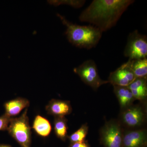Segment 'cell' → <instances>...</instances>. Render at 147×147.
<instances>
[{
  "instance_id": "obj_1",
  "label": "cell",
  "mask_w": 147,
  "mask_h": 147,
  "mask_svg": "<svg viewBox=\"0 0 147 147\" xmlns=\"http://www.w3.org/2000/svg\"><path fill=\"white\" fill-rule=\"evenodd\" d=\"M133 0H94L80 14L79 19L106 32L115 26Z\"/></svg>"
},
{
  "instance_id": "obj_2",
  "label": "cell",
  "mask_w": 147,
  "mask_h": 147,
  "mask_svg": "<svg viewBox=\"0 0 147 147\" xmlns=\"http://www.w3.org/2000/svg\"><path fill=\"white\" fill-rule=\"evenodd\" d=\"M57 16L66 28L65 34L69 42L80 48L88 50L95 47L100 41L102 32L92 26H79L67 20L59 13Z\"/></svg>"
},
{
  "instance_id": "obj_3",
  "label": "cell",
  "mask_w": 147,
  "mask_h": 147,
  "mask_svg": "<svg viewBox=\"0 0 147 147\" xmlns=\"http://www.w3.org/2000/svg\"><path fill=\"white\" fill-rule=\"evenodd\" d=\"M147 103V101L139 102L120 111L117 120L124 129L134 130L146 127Z\"/></svg>"
},
{
  "instance_id": "obj_4",
  "label": "cell",
  "mask_w": 147,
  "mask_h": 147,
  "mask_svg": "<svg viewBox=\"0 0 147 147\" xmlns=\"http://www.w3.org/2000/svg\"><path fill=\"white\" fill-rule=\"evenodd\" d=\"M28 108L18 117L12 118L7 129L9 134L21 147H31V128L29 124Z\"/></svg>"
},
{
  "instance_id": "obj_5",
  "label": "cell",
  "mask_w": 147,
  "mask_h": 147,
  "mask_svg": "<svg viewBox=\"0 0 147 147\" xmlns=\"http://www.w3.org/2000/svg\"><path fill=\"white\" fill-rule=\"evenodd\" d=\"M124 130L117 119L107 121L99 130L100 144L103 147H122Z\"/></svg>"
},
{
  "instance_id": "obj_6",
  "label": "cell",
  "mask_w": 147,
  "mask_h": 147,
  "mask_svg": "<svg viewBox=\"0 0 147 147\" xmlns=\"http://www.w3.org/2000/svg\"><path fill=\"white\" fill-rule=\"evenodd\" d=\"M73 71L83 82L95 90L102 85L109 83L108 81L100 78L96 64L92 60L85 61L81 65L74 69Z\"/></svg>"
},
{
  "instance_id": "obj_7",
  "label": "cell",
  "mask_w": 147,
  "mask_h": 147,
  "mask_svg": "<svg viewBox=\"0 0 147 147\" xmlns=\"http://www.w3.org/2000/svg\"><path fill=\"white\" fill-rule=\"evenodd\" d=\"M124 55L129 59H138L146 58L147 37L134 31L129 35Z\"/></svg>"
},
{
  "instance_id": "obj_8",
  "label": "cell",
  "mask_w": 147,
  "mask_h": 147,
  "mask_svg": "<svg viewBox=\"0 0 147 147\" xmlns=\"http://www.w3.org/2000/svg\"><path fill=\"white\" fill-rule=\"evenodd\" d=\"M136 79L128 61L111 72L107 81L113 86L127 87Z\"/></svg>"
},
{
  "instance_id": "obj_9",
  "label": "cell",
  "mask_w": 147,
  "mask_h": 147,
  "mask_svg": "<svg viewBox=\"0 0 147 147\" xmlns=\"http://www.w3.org/2000/svg\"><path fill=\"white\" fill-rule=\"evenodd\" d=\"M122 147H147V129H124Z\"/></svg>"
},
{
  "instance_id": "obj_10",
  "label": "cell",
  "mask_w": 147,
  "mask_h": 147,
  "mask_svg": "<svg viewBox=\"0 0 147 147\" xmlns=\"http://www.w3.org/2000/svg\"><path fill=\"white\" fill-rule=\"evenodd\" d=\"M47 114L54 117H65L72 111L70 102L69 100L52 99L45 107Z\"/></svg>"
},
{
  "instance_id": "obj_11",
  "label": "cell",
  "mask_w": 147,
  "mask_h": 147,
  "mask_svg": "<svg viewBox=\"0 0 147 147\" xmlns=\"http://www.w3.org/2000/svg\"><path fill=\"white\" fill-rule=\"evenodd\" d=\"M30 101L24 98L18 97L7 101L4 104L5 113L7 116L13 118L18 115L25 108L30 106Z\"/></svg>"
},
{
  "instance_id": "obj_12",
  "label": "cell",
  "mask_w": 147,
  "mask_h": 147,
  "mask_svg": "<svg viewBox=\"0 0 147 147\" xmlns=\"http://www.w3.org/2000/svg\"><path fill=\"white\" fill-rule=\"evenodd\" d=\"M114 92L117 98L120 111H122L134 104L136 99L128 87L113 86Z\"/></svg>"
},
{
  "instance_id": "obj_13",
  "label": "cell",
  "mask_w": 147,
  "mask_h": 147,
  "mask_svg": "<svg viewBox=\"0 0 147 147\" xmlns=\"http://www.w3.org/2000/svg\"><path fill=\"white\" fill-rule=\"evenodd\" d=\"M127 87L136 100L147 101V77L136 78Z\"/></svg>"
},
{
  "instance_id": "obj_14",
  "label": "cell",
  "mask_w": 147,
  "mask_h": 147,
  "mask_svg": "<svg viewBox=\"0 0 147 147\" xmlns=\"http://www.w3.org/2000/svg\"><path fill=\"white\" fill-rule=\"evenodd\" d=\"M32 128L38 135L42 137H48L52 130L50 121L40 115H37L35 117Z\"/></svg>"
},
{
  "instance_id": "obj_15",
  "label": "cell",
  "mask_w": 147,
  "mask_h": 147,
  "mask_svg": "<svg viewBox=\"0 0 147 147\" xmlns=\"http://www.w3.org/2000/svg\"><path fill=\"white\" fill-rule=\"evenodd\" d=\"M54 130L56 136L63 142L67 139V120L65 117H54Z\"/></svg>"
},
{
  "instance_id": "obj_16",
  "label": "cell",
  "mask_w": 147,
  "mask_h": 147,
  "mask_svg": "<svg viewBox=\"0 0 147 147\" xmlns=\"http://www.w3.org/2000/svg\"><path fill=\"white\" fill-rule=\"evenodd\" d=\"M132 71L136 78L147 77V59H129Z\"/></svg>"
},
{
  "instance_id": "obj_17",
  "label": "cell",
  "mask_w": 147,
  "mask_h": 147,
  "mask_svg": "<svg viewBox=\"0 0 147 147\" xmlns=\"http://www.w3.org/2000/svg\"><path fill=\"white\" fill-rule=\"evenodd\" d=\"M89 126L88 123L83 124L76 131L68 136L67 139L70 143H76L86 141L88 132Z\"/></svg>"
},
{
  "instance_id": "obj_18",
  "label": "cell",
  "mask_w": 147,
  "mask_h": 147,
  "mask_svg": "<svg viewBox=\"0 0 147 147\" xmlns=\"http://www.w3.org/2000/svg\"><path fill=\"white\" fill-rule=\"evenodd\" d=\"M86 1L85 0H55L48 1L47 2L51 5L58 6L61 5L70 6L74 8L82 7L85 4Z\"/></svg>"
},
{
  "instance_id": "obj_19",
  "label": "cell",
  "mask_w": 147,
  "mask_h": 147,
  "mask_svg": "<svg viewBox=\"0 0 147 147\" xmlns=\"http://www.w3.org/2000/svg\"><path fill=\"white\" fill-rule=\"evenodd\" d=\"M11 118L5 114L0 116V131L7 130Z\"/></svg>"
},
{
  "instance_id": "obj_20",
  "label": "cell",
  "mask_w": 147,
  "mask_h": 147,
  "mask_svg": "<svg viewBox=\"0 0 147 147\" xmlns=\"http://www.w3.org/2000/svg\"><path fill=\"white\" fill-rule=\"evenodd\" d=\"M68 147H91L86 140L84 142L70 143Z\"/></svg>"
},
{
  "instance_id": "obj_21",
  "label": "cell",
  "mask_w": 147,
  "mask_h": 147,
  "mask_svg": "<svg viewBox=\"0 0 147 147\" xmlns=\"http://www.w3.org/2000/svg\"><path fill=\"white\" fill-rule=\"evenodd\" d=\"M0 147H12L10 145L5 144H0Z\"/></svg>"
}]
</instances>
